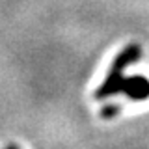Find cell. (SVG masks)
I'll use <instances>...</instances> for the list:
<instances>
[{"mask_svg":"<svg viewBox=\"0 0 149 149\" xmlns=\"http://www.w3.org/2000/svg\"><path fill=\"white\" fill-rule=\"evenodd\" d=\"M140 50L138 45H129L127 49L121 52L118 58L114 60L108 77L106 80L99 86V90L95 91L97 99H104V97H112V95H118V93H125L127 97L134 101H146L149 97V80L146 77H132V78H125L123 77V69L127 65L138 62Z\"/></svg>","mask_w":149,"mask_h":149,"instance_id":"1","label":"cell"},{"mask_svg":"<svg viewBox=\"0 0 149 149\" xmlns=\"http://www.w3.org/2000/svg\"><path fill=\"white\" fill-rule=\"evenodd\" d=\"M118 112H119L118 106H106V108L102 110V116H104V118H112V116H116Z\"/></svg>","mask_w":149,"mask_h":149,"instance_id":"2","label":"cell"},{"mask_svg":"<svg viewBox=\"0 0 149 149\" xmlns=\"http://www.w3.org/2000/svg\"><path fill=\"white\" fill-rule=\"evenodd\" d=\"M9 149H17V147H9Z\"/></svg>","mask_w":149,"mask_h":149,"instance_id":"3","label":"cell"}]
</instances>
